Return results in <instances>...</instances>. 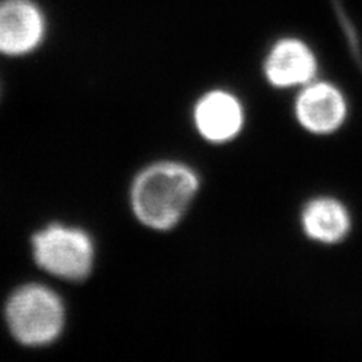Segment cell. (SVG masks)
<instances>
[{
  "label": "cell",
  "mask_w": 362,
  "mask_h": 362,
  "mask_svg": "<svg viewBox=\"0 0 362 362\" xmlns=\"http://www.w3.org/2000/svg\"><path fill=\"white\" fill-rule=\"evenodd\" d=\"M199 186L197 174L177 162H160L136 177L132 189L133 211L153 230H171L185 216Z\"/></svg>",
  "instance_id": "obj_1"
},
{
  "label": "cell",
  "mask_w": 362,
  "mask_h": 362,
  "mask_svg": "<svg viewBox=\"0 0 362 362\" xmlns=\"http://www.w3.org/2000/svg\"><path fill=\"white\" fill-rule=\"evenodd\" d=\"M65 311L62 300L50 288L30 284L18 288L6 305L11 334L25 346H45L62 332Z\"/></svg>",
  "instance_id": "obj_2"
},
{
  "label": "cell",
  "mask_w": 362,
  "mask_h": 362,
  "mask_svg": "<svg viewBox=\"0 0 362 362\" xmlns=\"http://www.w3.org/2000/svg\"><path fill=\"white\" fill-rule=\"evenodd\" d=\"M32 247L37 264L58 278L85 279L93 270L94 245L82 230L50 225L33 235Z\"/></svg>",
  "instance_id": "obj_3"
},
{
  "label": "cell",
  "mask_w": 362,
  "mask_h": 362,
  "mask_svg": "<svg viewBox=\"0 0 362 362\" xmlns=\"http://www.w3.org/2000/svg\"><path fill=\"white\" fill-rule=\"evenodd\" d=\"M45 35L42 11L30 0L0 2V53L21 56L35 50Z\"/></svg>",
  "instance_id": "obj_4"
},
{
  "label": "cell",
  "mask_w": 362,
  "mask_h": 362,
  "mask_svg": "<svg viewBox=\"0 0 362 362\" xmlns=\"http://www.w3.org/2000/svg\"><path fill=\"white\" fill-rule=\"evenodd\" d=\"M296 115L302 126L311 133H332L346 118V101L339 90L327 83H315L300 94Z\"/></svg>",
  "instance_id": "obj_5"
},
{
  "label": "cell",
  "mask_w": 362,
  "mask_h": 362,
  "mask_svg": "<svg viewBox=\"0 0 362 362\" xmlns=\"http://www.w3.org/2000/svg\"><path fill=\"white\" fill-rule=\"evenodd\" d=\"M195 124L210 142H226L242 130L243 110L239 101L223 90L204 95L195 109Z\"/></svg>",
  "instance_id": "obj_6"
},
{
  "label": "cell",
  "mask_w": 362,
  "mask_h": 362,
  "mask_svg": "<svg viewBox=\"0 0 362 362\" xmlns=\"http://www.w3.org/2000/svg\"><path fill=\"white\" fill-rule=\"evenodd\" d=\"M315 70L317 64L313 52L307 44L294 38L279 41L266 61L269 82L278 88L308 83Z\"/></svg>",
  "instance_id": "obj_7"
},
{
  "label": "cell",
  "mask_w": 362,
  "mask_h": 362,
  "mask_svg": "<svg viewBox=\"0 0 362 362\" xmlns=\"http://www.w3.org/2000/svg\"><path fill=\"white\" fill-rule=\"evenodd\" d=\"M302 225L311 239L322 243H337L347 235L350 218L341 202L332 198H319L305 207Z\"/></svg>",
  "instance_id": "obj_8"
}]
</instances>
